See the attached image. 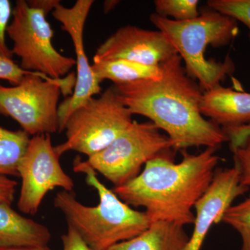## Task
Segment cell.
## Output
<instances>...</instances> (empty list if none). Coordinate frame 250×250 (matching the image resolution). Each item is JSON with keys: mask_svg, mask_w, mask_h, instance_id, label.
Segmentation results:
<instances>
[{"mask_svg": "<svg viewBox=\"0 0 250 250\" xmlns=\"http://www.w3.org/2000/svg\"><path fill=\"white\" fill-rule=\"evenodd\" d=\"M160 67V78L113 85L121 103L167 133L174 149H217L228 142L223 128L202 116L201 87L188 75L180 56L174 54Z\"/></svg>", "mask_w": 250, "mask_h": 250, "instance_id": "obj_1", "label": "cell"}, {"mask_svg": "<svg viewBox=\"0 0 250 250\" xmlns=\"http://www.w3.org/2000/svg\"><path fill=\"white\" fill-rule=\"evenodd\" d=\"M216 149L207 147L198 154L184 149L178 164L161 153L137 177L112 190L126 205L144 207L152 223L191 225L195 218L192 208L209 187L220 161Z\"/></svg>", "mask_w": 250, "mask_h": 250, "instance_id": "obj_2", "label": "cell"}, {"mask_svg": "<svg viewBox=\"0 0 250 250\" xmlns=\"http://www.w3.org/2000/svg\"><path fill=\"white\" fill-rule=\"evenodd\" d=\"M73 170L85 174V182L97 190L95 207L82 205L73 191L62 190L55 195L54 205L62 212L68 227L75 230L93 250H106L146 231L152 221L146 212L133 209L104 185L96 171L77 156Z\"/></svg>", "mask_w": 250, "mask_h": 250, "instance_id": "obj_3", "label": "cell"}, {"mask_svg": "<svg viewBox=\"0 0 250 250\" xmlns=\"http://www.w3.org/2000/svg\"><path fill=\"white\" fill-rule=\"evenodd\" d=\"M150 21L160 31L185 63L188 75L195 79L205 91L220 85V82L235 71L229 57L223 62L207 60V47L229 45L238 34V22L233 18L210 9L197 17L176 21L153 14Z\"/></svg>", "mask_w": 250, "mask_h": 250, "instance_id": "obj_4", "label": "cell"}, {"mask_svg": "<svg viewBox=\"0 0 250 250\" xmlns=\"http://www.w3.org/2000/svg\"><path fill=\"white\" fill-rule=\"evenodd\" d=\"M75 83L74 73L56 80L31 72L19 84H0V116L12 118L29 136L54 134L59 131L61 94H72Z\"/></svg>", "mask_w": 250, "mask_h": 250, "instance_id": "obj_5", "label": "cell"}, {"mask_svg": "<svg viewBox=\"0 0 250 250\" xmlns=\"http://www.w3.org/2000/svg\"><path fill=\"white\" fill-rule=\"evenodd\" d=\"M133 121L132 113L121 103L113 85L72 113L64 129L66 140L54 150L59 157L69 151L90 157L108 147Z\"/></svg>", "mask_w": 250, "mask_h": 250, "instance_id": "obj_6", "label": "cell"}, {"mask_svg": "<svg viewBox=\"0 0 250 250\" xmlns=\"http://www.w3.org/2000/svg\"><path fill=\"white\" fill-rule=\"evenodd\" d=\"M46 16L27 1L18 0L6 34L13 41L11 51L21 59L23 70L61 80L76 65V60L59 53L52 45L54 31Z\"/></svg>", "mask_w": 250, "mask_h": 250, "instance_id": "obj_7", "label": "cell"}, {"mask_svg": "<svg viewBox=\"0 0 250 250\" xmlns=\"http://www.w3.org/2000/svg\"><path fill=\"white\" fill-rule=\"evenodd\" d=\"M170 148V139L155 125L134 121L108 147L85 161L115 187H121L137 177L148 161Z\"/></svg>", "mask_w": 250, "mask_h": 250, "instance_id": "obj_8", "label": "cell"}, {"mask_svg": "<svg viewBox=\"0 0 250 250\" xmlns=\"http://www.w3.org/2000/svg\"><path fill=\"white\" fill-rule=\"evenodd\" d=\"M59 158L52 146L50 134L31 138L18 167L22 179L18 201L21 212L35 215L47 192L56 188L72 191L73 180L62 170Z\"/></svg>", "mask_w": 250, "mask_h": 250, "instance_id": "obj_9", "label": "cell"}, {"mask_svg": "<svg viewBox=\"0 0 250 250\" xmlns=\"http://www.w3.org/2000/svg\"><path fill=\"white\" fill-rule=\"evenodd\" d=\"M93 0H77L72 7L62 4L52 11V16L62 23V29L70 35L77 58V74L75 89L59 106V132L65 129L69 117L85 101L101 93V87L85 54L83 42L85 23Z\"/></svg>", "mask_w": 250, "mask_h": 250, "instance_id": "obj_10", "label": "cell"}, {"mask_svg": "<svg viewBox=\"0 0 250 250\" xmlns=\"http://www.w3.org/2000/svg\"><path fill=\"white\" fill-rule=\"evenodd\" d=\"M177 54L160 31L126 25L118 29L98 47L93 61L125 59L157 66Z\"/></svg>", "mask_w": 250, "mask_h": 250, "instance_id": "obj_11", "label": "cell"}, {"mask_svg": "<svg viewBox=\"0 0 250 250\" xmlns=\"http://www.w3.org/2000/svg\"><path fill=\"white\" fill-rule=\"evenodd\" d=\"M250 188L243 185L236 167L216 169L207 191L195 204L194 229L184 250H200L207 233L221 222L224 213Z\"/></svg>", "mask_w": 250, "mask_h": 250, "instance_id": "obj_12", "label": "cell"}, {"mask_svg": "<svg viewBox=\"0 0 250 250\" xmlns=\"http://www.w3.org/2000/svg\"><path fill=\"white\" fill-rule=\"evenodd\" d=\"M200 111L223 127L250 124V93L217 85L202 94Z\"/></svg>", "mask_w": 250, "mask_h": 250, "instance_id": "obj_13", "label": "cell"}, {"mask_svg": "<svg viewBox=\"0 0 250 250\" xmlns=\"http://www.w3.org/2000/svg\"><path fill=\"white\" fill-rule=\"evenodd\" d=\"M48 228L20 214L7 203H0V248H47Z\"/></svg>", "mask_w": 250, "mask_h": 250, "instance_id": "obj_14", "label": "cell"}, {"mask_svg": "<svg viewBox=\"0 0 250 250\" xmlns=\"http://www.w3.org/2000/svg\"><path fill=\"white\" fill-rule=\"evenodd\" d=\"M189 238L183 226L167 222H153L141 234L106 250H184Z\"/></svg>", "mask_w": 250, "mask_h": 250, "instance_id": "obj_15", "label": "cell"}, {"mask_svg": "<svg viewBox=\"0 0 250 250\" xmlns=\"http://www.w3.org/2000/svg\"><path fill=\"white\" fill-rule=\"evenodd\" d=\"M92 69L100 83L108 80L113 82L114 85L139 80H156L161 76L160 65H145L125 59L94 62Z\"/></svg>", "mask_w": 250, "mask_h": 250, "instance_id": "obj_16", "label": "cell"}, {"mask_svg": "<svg viewBox=\"0 0 250 250\" xmlns=\"http://www.w3.org/2000/svg\"><path fill=\"white\" fill-rule=\"evenodd\" d=\"M30 139L22 129L12 131L0 126V174L19 177L18 167Z\"/></svg>", "mask_w": 250, "mask_h": 250, "instance_id": "obj_17", "label": "cell"}, {"mask_svg": "<svg viewBox=\"0 0 250 250\" xmlns=\"http://www.w3.org/2000/svg\"><path fill=\"white\" fill-rule=\"evenodd\" d=\"M221 222L229 225L241 235V250H250V195L241 203L231 205L224 213Z\"/></svg>", "mask_w": 250, "mask_h": 250, "instance_id": "obj_18", "label": "cell"}, {"mask_svg": "<svg viewBox=\"0 0 250 250\" xmlns=\"http://www.w3.org/2000/svg\"><path fill=\"white\" fill-rule=\"evenodd\" d=\"M197 0H156L154 1L156 14L174 21H185L193 19L200 15Z\"/></svg>", "mask_w": 250, "mask_h": 250, "instance_id": "obj_19", "label": "cell"}, {"mask_svg": "<svg viewBox=\"0 0 250 250\" xmlns=\"http://www.w3.org/2000/svg\"><path fill=\"white\" fill-rule=\"evenodd\" d=\"M210 9L226 15L248 27L250 39V0H209Z\"/></svg>", "mask_w": 250, "mask_h": 250, "instance_id": "obj_20", "label": "cell"}, {"mask_svg": "<svg viewBox=\"0 0 250 250\" xmlns=\"http://www.w3.org/2000/svg\"><path fill=\"white\" fill-rule=\"evenodd\" d=\"M233 153L234 167L239 173L241 183L250 187V136L241 147L237 148Z\"/></svg>", "mask_w": 250, "mask_h": 250, "instance_id": "obj_21", "label": "cell"}, {"mask_svg": "<svg viewBox=\"0 0 250 250\" xmlns=\"http://www.w3.org/2000/svg\"><path fill=\"white\" fill-rule=\"evenodd\" d=\"M12 13L11 1L0 0V56L9 59L14 58V54L6 45V34L10 20L12 18Z\"/></svg>", "mask_w": 250, "mask_h": 250, "instance_id": "obj_22", "label": "cell"}, {"mask_svg": "<svg viewBox=\"0 0 250 250\" xmlns=\"http://www.w3.org/2000/svg\"><path fill=\"white\" fill-rule=\"evenodd\" d=\"M32 72L25 71L13 59L0 56V80L9 82L12 85L19 84L23 77Z\"/></svg>", "mask_w": 250, "mask_h": 250, "instance_id": "obj_23", "label": "cell"}, {"mask_svg": "<svg viewBox=\"0 0 250 250\" xmlns=\"http://www.w3.org/2000/svg\"><path fill=\"white\" fill-rule=\"evenodd\" d=\"M223 129L228 136V142L230 143V148L232 152L243 146L250 136V124L228 126L223 127Z\"/></svg>", "mask_w": 250, "mask_h": 250, "instance_id": "obj_24", "label": "cell"}, {"mask_svg": "<svg viewBox=\"0 0 250 250\" xmlns=\"http://www.w3.org/2000/svg\"><path fill=\"white\" fill-rule=\"evenodd\" d=\"M62 250H93L74 229L68 227L67 232L62 236Z\"/></svg>", "mask_w": 250, "mask_h": 250, "instance_id": "obj_25", "label": "cell"}, {"mask_svg": "<svg viewBox=\"0 0 250 250\" xmlns=\"http://www.w3.org/2000/svg\"><path fill=\"white\" fill-rule=\"evenodd\" d=\"M17 186L16 181L0 174V203L12 204Z\"/></svg>", "mask_w": 250, "mask_h": 250, "instance_id": "obj_26", "label": "cell"}, {"mask_svg": "<svg viewBox=\"0 0 250 250\" xmlns=\"http://www.w3.org/2000/svg\"><path fill=\"white\" fill-rule=\"evenodd\" d=\"M27 2L31 7L43 11L46 16L49 11H53L61 4L59 0H29Z\"/></svg>", "mask_w": 250, "mask_h": 250, "instance_id": "obj_27", "label": "cell"}, {"mask_svg": "<svg viewBox=\"0 0 250 250\" xmlns=\"http://www.w3.org/2000/svg\"><path fill=\"white\" fill-rule=\"evenodd\" d=\"M0 250H51L48 247L47 248H34V247H26V248H0Z\"/></svg>", "mask_w": 250, "mask_h": 250, "instance_id": "obj_28", "label": "cell"}, {"mask_svg": "<svg viewBox=\"0 0 250 250\" xmlns=\"http://www.w3.org/2000/svg\"><path fill=\"white\" fill-rule=\"evenodd\" d=\"M118 1H106L104 3V10L105 13L109 12L111 10L113 9L116 4H118Z\"/></svg>", "mask_w": 250, "mask_h": 250, "instance_id": "obj_29", "label": "cell"}]
</instances>
